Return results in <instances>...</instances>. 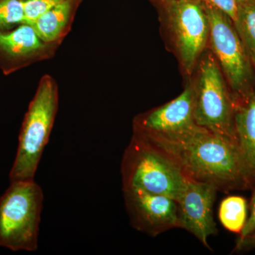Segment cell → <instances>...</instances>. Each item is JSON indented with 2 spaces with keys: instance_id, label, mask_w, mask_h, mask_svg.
<instances>
[{
  "instance_id": "obj_1",
  "label": "cell",
  "mask_w": 255,
  "mask_h": 255,
  "mask_svg": "<svg viewBox=\"0 0 255 255\" xmlns=\"http://www.w3.org/2000/svg\"><path fill=\"white\" fill-rule=\"evenodd\" d=\"M140 137L169 156L188 179L207 183L225 192L255 186L237 142L228 137L206 128L181 141Z\"/></svg>"
},
{
  "instance_id": "obj_2",
  "label": "cell",
  "mask_w": 255,
  "mask_h": 255,
  "mask_svg": "<svg viewBox=\"0 0 255 255\" xmlns=\"http://www.w3.org/2000/svg\"><path fill=\"white\" fill-rule=\"evenodd\" d=\"M59 104L55 79L45 75L25 114L16 157L9 172L10 182L34 180L43 150L49 140Z\"/></svg>"
},
{
  "instance_id": "obj_3",
  "label": "cell",
  "mask_w": 255,
  "mask_h": 255,
  "mask_svg": "<svg viewBox=\"0 0 255 255\" xmlns=\"http://www.w3.org/2000/svg\"><path fill=\"white\" fill-rule=\"evenodd\" d=\"M121 173L123 188H136L177 201L188 180L169 156L135 133L124 150Z\"/></svg>"
},
{
  "instance_id": "obj_4",
  "label": "cell",
  "mask_w": 255,
  "mask_h": 255,
  "mask_svg": "<svg viewBox=\"0 0 255 255\" xmlns=\"http://www.w3.org/2000/svg\"><path fill=\"white\" fill-rule=\"evenodd\" d=\"M193 82L194 117L199 127L237 142L235 130L236 102L212 52L198 62Z\"/></svg>"
},
{
  "instance_id": "obj_5",
  "label": "cell",
  "mask_w": 255,
  "mask_h": 255,
  "mask_svg": "<svg viewBox=\"0 0 255 255\" xmlns=\"http://www.w3.org/2000/svg\"><path fill=\"white\" fill-rule=\"evenodd\" d=\"M43 193L34 180L10 182L0 197V247L14 252H35Z\"/></svg>"
},
{
  "instance_id": "obj_6",
  "label": "cell",
  "mask_w": 255,
  "mask_h": 255,
  "mask_svg": "<svg viewBox=\"0 0 255 255\" xmlns=\"http://www.w3.org/2000/svg\"><path fill=\"white\" fill-rule=\"evenodd\" d=\"M204 1V0H203ZM204 1L209 17V45L232 92L235 102L255 92V70L231 18Z\"/></svg>"
},
{
  "instance_id": "obj_7",
  "label": "cell",
  "mask_w": 255,
  "mask_h": 255,
  "mask_svg": "<svg viewBox=\"0 0 255 255\" xmlns=\"http://www.w3.org/2000/svg\"><path fill=\"white\" fill-rule=\"evenodd\" d=\"M157 4L179 63L191 75L209 45L210 25L204 1L166 0Z\"/></svg>"
},
{
  "instance_id": "obj_8",
  "label": "cell",
  "mask_w": 255,
  "mask_h": 255,
  "mask_svg": "<svg viewBox=\"0 0 255 255\" xmlns=\"http://www.w3.org/2000/svg\"><path fill=\"white\" fill-rule=\"evenodd\" d=\"M204 128L196 123L191 82L180 95L165 105L139 114L132 123L133 133L146 138L181 141Z\"/></svg>"
},
{
  "instance_id": "obj_9",
  "label": "cell",
  "mask_w": 255,
  "mask_h": 255,
  "mask_svg": "<svg viewBox=\"0 0 255 255\" xmlns=\"http://www.w3.org/2000/svg\"><path fill=\"white\" fill-rule=\"evenodd\" d=\"M123 192L130 224L135 230L156 237L177 228L175 199L136 188H123Z\"/></svg>"
},
{
  "instance_id": "obj_10",
  "label": "cell",
  "mask_w": 255,
  "mask_h": 255,
  "mask_svg": "<svg viewBox=\"0 0 255 255\" xmlns=\"http://www.w3.org/2000/svg\"><path fill=\"white\" fill-rule=\"evenodd\" d=\"M218 191L214 185L188 179L184 192L177 201V228L191 233L209 249V237L218 233L213 214Z\"/></svg>"
},
{
  "instance_id": "obj_11",
  "label": "cell",
  "mask_w": 255,
  "mask_h": 255,
  "mask_svg": "<svg viewBox=\"0 0 255 255\" xmlns=\"http://www.w3.org/2000/svg\"><path fill=\"white\" fill-rule=\"evenodd\" d=\"M58 46L42 41L31 25L0 31V64L5 73L51 58Z\"/></svg>"
},
{
  "instance_id": "obj_12",
  "label": "cell",
  "mask_w": 255,
  "mask_h": 255,
  "mask_svg": "<svg viewBox=\"0 0 255 255\" xmlns=\"http://www.w3.org/2000/svg\"><path fill=\"white\" fill-rule=\"evenodd\" d=\"M82 0H65L28 23L42 41L59 46L71 30Z\"/></svg>"
},
{
  "instance_id": "obj_13",
  "label": "cell",
  "mask_w": 255,
  "mask_h": 255,
  "mask_svg": "<svg viewBox=\"0 0 255 255\" xmlns=\"http://www.w3.org/2000/svg\"><path fill=\"white\" fill-rule=\"evenodd\" d=\"M234 121L238 147L255 182V92L236 102Z\"/></svg>"
},
{
  "instance_id": "obj_14",
  "label": "cell",
  "mask_w": 255,
  "mask_h": 255,
  "mask_svg": "<svg viewBox=\"0 0 255 255\" xmlns=\"http://www.w3.org/2000/svg\"><path fill=\"white\" fill-rule=\"evenodd\" d=\"M219 219L230 232L241 234L248 220V204L245 198L230 196L225 198L219 209Z\"/></svg>"
},
{
  "instance_id": "obj_15",
  "label": "cell",
  "mask_w": 255,
  "mask_h": 255,
  "mask_svg": "<svg viewBox=\"0 0 255 255\" xmlns=\"http://www.w3.org/2000/svg\"><path fill=\"white\" fill-rule=\"evenodd\" d=\"M235 26L253 63L255 56V1L238 2Z\"/></svg>"
},
{
  "instance_id": "obj_16",
  "label": "cell",
  "mask_w": 255,
  "mask_h": 255,
  "mask_svg": "<svg viewBox=\"0 0 255 255\" xmlns=\"http://www.w3.org/2000/svg\"><path fill=\"white\" fill-rule=\"evenodd\" d=\"M24 23V11L20 0H0V31H9Z\"/></svg>"
},
{
  "instance_id": "obj_17",
  "label": "cell",
  "mask_w": 255,
  "mask_h": 255,
  "mask_svg": "<svg viewBox=\"0 0 255 255\" xmlns=\"http://www.w3.org/2000/svg\"><path fill=\"white\" fill-rule=\"evenodd\" d=\"M65 0H20L25 15V23H29L38 16Z\"/></svg>"
},
{
  "instance_id": "obj_18",
  "label": "cell",
  "mask_w": 255,
  "mask_h": 255,
  "mask_svg": "<svg viewBox=\"0 0 255 255\" xmlns=\"http://www.w3.org/2000/svg\"><path fill=\"white\" fill-rule=\"evenodd\" d=\"M227 15L235 23L237 18L238 2L237 0H204Z\"/></svg>"
},
{
  "instance_id": "obj_19",
  "label": "cell",
  "mask_w": 255,
  "mask_h": 255,
  "mask_svg": "<svg viewBox=\"0 0 255 255\" xmlns=\"http://www.w3.org/2000/svg\"><path fill=\"white\" fill-rule=\"evenodd\" d=\"M253 194L249 204L250 216L247 220L239 238H243L255 231V186L253 189Z\"/></svg>"
},
{
  "instance_id": "obj_20",
  "label": "cell",
  "mask_w": 255,
  "mask_h": 255,
  "mask_svg": "<svg viewBox=\"0 0 255 255\" xmlns=\"http://www.w3.org/2000/svg\"><path fill=\"white\" fill-rule=\"evenodd\" d=\"M255 249V231L243 238H238L233 253H247Z\"/></svg>"
},
{
  "instance_id": "obj_21",
  "label": "cell",
  "mask_w": 255,
  "mask_h": 255,
  "mask_svg": "<svg viewBox=\"0 0 255 255\" xmlns=\"http://www.w3.org/2000/svg\"><path fill=\"white\" fill-rule=\"evenodd\" d=\"M238 2H247V1H255V0H237Z\"/></svg>"
},
{
  "instance_id": "obj_22",
  "label": "cell",
  "mask_w": 255,
  "mask_h": 255,
  "mask_svg": "<svg viewBox=\"0 0 255 255\" xmlns=\"http://www.w3.org/2000/svg\"><path fill=\"white\" fill-rule=\"evenodd\" d=\"M166 1V0H154V1H156L157 3L161 2V1Z\"/></svg>"
},
{
  "instance_id": "obj_23",
  "label": "cell",
  "mask_w": 255,
  "mask_h": 255,
  "mask_svg": "<svg viewBox=\"0 0 255 255\" xmlns=\"http://www.w3.org/2000/svg\"><path fill=\"white\" fill-rule=\"evenodd\" d=\"M253 67H254L255 70V56L254 59H253Z\"/></svg>"
}]
</instances>
